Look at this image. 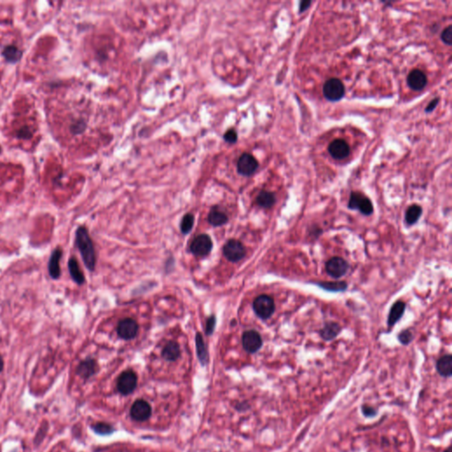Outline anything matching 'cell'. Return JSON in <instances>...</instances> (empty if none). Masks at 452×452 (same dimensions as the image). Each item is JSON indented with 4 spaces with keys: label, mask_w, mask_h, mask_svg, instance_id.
<instances>
[{
    "label": "cell",
    "mask_w": 452,
    "mask_h": 452,
    "mask_svg": "<svg viewBox=\"0 0 452 452\" xmlns=\"http://www.w3.org/2000/svg\"><path fill=\"white\" fill-rule=\"evenodd\" d=\"M75 244L80 251L85 266L93 272L96 264L95 247L89 233L85 226H79L75 232Z\"/></svg>",
    "instance_id": "1"
},
{
    "label": "cell",
    "mask_w": 452,
    "mask_h": 452,
    "mask_svg": "<svg viewBox=\"0 0 452 452\" xmlns=\"http://www.w3.org/2000/svg\"><path fill=\"white\" fill-rule=\"evenodd\" d=\"M253 309L260 319L268 320L276 310L275 301L269 295L262 294L255 298L253 302Z\"/></svg>",
    "instance_id": "2"
},
{
    "label": "cell",
    "mask_w": 452,
    "mask_h": 452,
    "mask_svg": "<svg viewBox=\"0 0 452 452\" xmlns=\"http://www.w3.org/2000/svg\"><path fill=\"white\" fill-rule=\"evenodd\" d=\"M348 208L352 210H359L364 216H370L374 212V206L371 200L360 192L351 193Z\"/></svg>",
    "instance_id": "3"
},
{
    "label": "cell",
    "mask_w": 452,
    "mask_h": 452,
    "mask_svg": "<svg viewBox=\"0 0 452 452\" xmlns=\"http://www.w3.org/2000/svg\"><path fill=\"white\" fill-rule=\"evenodd\" d=\"M323 95L328 101L337 102L344 97L346 88L342 81L337 78L328 80L323 85Z\"/></svg>",
    "instance_id": "4"
},
{
    "label": "cell",
    "mask_w": 452,
    "mask_h": 452,
    "mask_svg": "<svg viewBox=\"0 0 452 452\" xmlns=\"http://www.w3.org/2000/svg\"><path fill=\"white\" fill-rule=\"evenodd\" d=\"M137 387V376L133 370H125L120 374L117 380V390L121 395L133 393Z\"/></svg>",
    "instance_id": "5"
},
{
    "label": "cell",
    "mask_w": 452,
    "mask_h": 452,
    "mask_svg": "<svg viewBox=\"0 0 452 452\" xmlns=\"http://www.w3.org/2000/svg\"><path fill=\"white\" fill-rule=\"evenodd\" d=\"M213 242L211 238L207 234L198 235L190 245L191 253L196 257H206L212 250Z\"/></svg>",
    "instance_id": "6"
},
{
    "label": "cell",
    "mask_w": 452,
    "mask_h": 452,
    "mask_svg": "<svg viewBox=\"0 0 452 452\" xmlns=\"http://www.w3.org/2000/svg\"><path fill=\"white\" fill-rule=\"evenodd\" d=\"M350 265L347 261L342 257H332L325 264V270L328 275L335 279L341 278L349 270Z\"/></svg>",
    "instance_id": "7"
},
{
    "label": "cell",
    "mask_w": 452,
    "mask_h": 452,
    "mask_svg": "<svg viewBox=\"0 0 452 452\" xmlns=\"http://www.w3.org/2000/svg\"><path fill=\"white\" fill-rule=\"evenodd\" d=\"M225 258L230 262H240L246 256L247 251L243 244L237 240H230L225 243L223 248Z\"/></svg>",
    "instance_id": "8"
},
{
    "label": "cell",
    "mask_w": 452,
    "mask_h": 452,
    "mask_svg": "<svg viewBox=\"0 0 452 452\" xmlns=\"http://www.w3.org/2000/svg\"><path fill=\"white\" fill-rule=\"evenodd\" d=\"M258 167V161L249 153L242 154L237 163V171L240 175L246 177L254 174Z\"/></svg>",
    "instance_id": "9"
},
{
    "label": "cell",
    "mask_w": 452,
    "mask_h": 452,
    "mask_svg": "<svg viewBox=\"0 0 452 452\" xmlns=\"http://www.w3.org/2000/svg\"><path fill=\"white\" fill-rule=\"evenodd\" d=\"M152 414L150 405L143 399H138L130 409V416L135 422H142L148 421Z\"/></svg>",
    "instance_id": "10"
},
{
    "label": "cell",
    "mask_w": 452,
    "mask_h": 452,
    "mask_svg": "<svg viewBox=\"0 0 452 452\" xmlns=\"http://www.w3.org/2000/svg\"><path fill=\"white\" fill-rule=\"evenodd\" d=\"M262 338L256 331H245L242 335V346L248 354H255L262 348Z\"/></svg>",
    "instance_id": "11"
},
{
    "label": "cell",
    "mask_w": 452,
    "mask_h": 452,
    "mask_svg": "<svg viewBox=\"0 0 452 452\" xmlns=\"http://www.w3.org/2000/svg\"><path fill=\"white\" fill-rule=\"evenodd\" d=\"M138 331H139L138 323H136V321L131 318L120 320L117 327L118 337L124 340H131L136 338Z\"/></svg>",
    "instance_id": "12"
},
{
    "label": "cell",
    "mask_w": 452,
    "mask_h": 452,
    "mask_svg": "<svg viewBox=\"0 0 452 452\" xmlns=\"http://www.w3.org/2000/svg\"><path fill=\"white\" fill-rule=\"evenodd\" d=\"M328 151L334 159L342 160L349 156L351 149L350 146L343 139H336L329 145Z\"/></svg>",
    "instance_id": "13"
},
{
    "label": "cell",
    "mask_w": 452,
    "mask_h": 452,
    "mask_svg": "<svg viewBox=\"0 0 452 452\" xmlns=\"http://www.w3.org/2000/svg\"><path fill=\"white\" fill-rule=\"evenodd\" d=\"M97 372H98L97 362L92 358H87L86 360L80 361V364L77 366V375L85 381L90 379L92 376H95Z\"/></svg>",
    "instance_id": "14"
},
{
    "label": "cell",
    "mask_w": 452,
    "mask_h": 452,
    "mask_svg": "<svg viewBox=\"0 0 452 452\" xmlns=\"http://www.w3.org/2000/svg\"><path fill=\"white\" fill-rule=\"evenodd\" d=\"M62 255H63V251L61 249V247H57L52 251L51 255L49 256V262H48V272H49V277L53 280H57L58 278H60V260Z\"/></svg>",
    "instance_id": "15"
},
{
    "label": "cell",
    "mask_w": 452,
    "mask_h": 452,
    "mask_svg": "<svg viewBox=\"0 0 452 452\" xmlns=\"http://www.w3.org/2000/svg\"><path fill=\"white\" fill-rule=\"evenodd\" d=\"M428 83V78L422 70L414 69L407 76L408 86L415 91H420L426 87Z\"/></svg>",
    "instance_id": "16"
},
{
    "label": "cell",
    "mask_w": 452,
    "mask_h": 452,
    "mask_svg": "<svg viewBox=\"0 0 452 452\" xmlns=\"http://www.w3.org/2000/svg\"><path fill=\"white\" fill-rule=\"evenodd\" d=\"M406 308H407V304L402 300H399L392 305V308L389 313V316H388L387 322L389 327H393L396 323L403 317L405 311H406Z\"/></svg>",
    "instance_id": "17"
},
{
    "label": "cell",
    "mask_w": 452,
    "mask_h": 452,
    "mask_svg": "<svg viewBox=\"0 0 452 452\" xmlns=\"http://www.w3.org/2000/svg\"><path fill=\"white\" fill-rule=\"evenodd\" d=\"M436 369L439 376L444 378H451L452 376V356L445 354L439 358L436 364Z\"/></svg>",
    "instance_id": "18"
},
{
    "label": "cell",
    "mask_w": 452,
    "mask_h": 452,
    "mask_svg": "<svg viewBox=\"0 0 452 452\" xmlns=\"http://www.w3.org/2000/svg\"><path fill=\"white\" fill-rule=\"evenodd\" d=\"M341 330V326L338 323L329 322L325 323L323 329L320 331V336L324 341H331L338 337Z\"/></svg>",
    "instance_id": "19"
},
{
    "label": "cell",
    "mask_w": 452,
    "mask_h": 452,
    "mask_svg": "<svg viewBox=\"0 0 452 452\" xmlns=\"http://www.w3.org/2000/svg\"><path fill=\"white\" fill-rule=\"evenodd\" d=\"M195 346H196V353H197L198 359L200 363L202 366H206L209 363V352L207 350L204 339L201 333L198 332L195 336Z\"/></svg>",
    "instance_id": "20"
},
{
    "label": "cell",
    "mask_w": 452,
    "mask_h": 452,
    "mask_svg": "<svg viewBox=\"0 0 452 452\" xmlns=\"http://www.w3.org/2000/svg\"><path fill=\"white\" fill-rule=\"evenodd\" d=\"M68 270L73 282H75L78 285H83L85 283V277L75 257H71L69 259Z\"/></svg>",
    "instance_id": "21"
},
{
    "label": "cell",
    "mask_w": 452,
    "mask_h": 452,
    "mask_svg": "<svg viewBox=\"0 0 452 452\" xmlns=\"http://www.w3.org/2000/svg\"><path fill=\"white\" fill-rule=\"evenodd\" d=\"M180 348L179 344L174 341H169L164 346V349L162 351V356L165 361H176L180 357Z\"/></svg>",
    "instance_id": "22"
},
{
    "label": "cell",
    "mask_w": 452,
    "mask_h": 452,
    "mask_svg": "<svg viewBox=\"0 0 452 452\" xmlns=\"http://www.w3.org/2000/svg\"><path fill=\"white\" fill-rule=\"evenodd\" d=\"M208 222L213 226H221L228 222V217L217 207H214L208 215Z\"/></svg>",
    "instance_id": "23"
},
{
    "label": "cell",
    "mask_w": 452,
    "mask_h": 452,
    "mask_svg": "<svg viewBox=\"0 0 452 452\" xmlns=\"http://www.w3.org/2000/svg\"><path fill=\"white\" fill-rule=\"evenodd\" d=\"M256 203L263 209H270L276 203V196L269 191H261L256 197Z\"/></svg>",
    "instance_id": "24"
},
{
    "label": "cell",
    "mask_w": 452,
    "mask_h": 452,
    "mask_svg": "<svg viewBox=\"0 0 452 452\" xmlns=\"http://www.w3.org/2000/svg\"><path fill=\"white\" fill-rule=\"evenodd\" d=\"M423 209L417 204L410 206L406 212V222L408 225H414L422 217Z\"/></svg>",
    "instance_id": "25"
},
{
    "label": "cell",
    "mask_w": 452,
    "mask_h": 452,
    "mask_svg": "<svg viewBox=\"0 0 452 452\" xmlns=\"http://www.w3.org/2000/svg\"><path fill=\"white\" fill-rule=\"evenodd\" d=\"M316 284L329 292H344L347 289V284L344 281L318 282Z\"/></svg>",
    "instance_id": "26"
},
{
    "label": "cell",
    "mask_w": 452,
    "mask_h": 452,
    "mask_svg": "<svg viewBox=\"0 0 452 452\" xmlns=\"http://www.w3.org/2000/svg\"><path fill=\"white\" fill-rule=\"evenodd\" d=\"M91 430L99 436H109L115 431L113 426L105 422H96L91 426Z\"/></svg>",
    "instance_id": "27"
},
{
    "label": "cell",
    "mask_w": 452,
    "mask_h": 452,
    "mask_svg": "<svg viewBox=\"0 0 452 452\" xmlns=\"http://www.w3.org/2000/svg\"><path fill=\"white\" fill-rule=\"evenodd\" d=\"M194 224V216H193L192 214H190V213L186 214V215L183 217L181 223H180V231H181L183 234H187V233H189V232H191V230L193 229Z\"/></svg>",
    "instance_id": "28"
},
{
    "label": "cell",
    "mask_w": 452,
    "mask_h": 452,
    "mask_svg": "<svg viewBox=\"0 0 452 452\" xmlns=\"http://www.w3.org/2000/svg\"><path fill=\"white\" fill-rule=\"evenodd\" d=\"M3 54H4V57L8 61H11V62H15V61L19 60V57L21 56V52L19 51V49L15 46L12 45L5 47L4 51H3Z\"/></svg>",
    "instance_id": "29"
},
{
    "label": "cell",
    "mask_w": 452,
    "mask_h": 452,
    "mask_svg": "<svg viewBox=\"0 0 452 452\" xmlns=\"http://www.w3.org/2000/svg\"><path fill=\"white\" fill-rule=\"evenodd\" d=\"M414 336L413 331L410 329H407L405 331H402L398 336V339L401 345L403 346H408L410 345L412 341L414 340Z\"/></svg>",
    "instance_id": "30"
},
{
    "label": "cell",
    "mask_w": 452,
    "mask_h": 452,
    "mask_svg": "<svg viewBox=\"0 0 452 452\" xmlns=\"http://www.w3.org/2000/svg\"><path fill=\"white\" fill-rule=\"evenodd\" d=\"M361 414L366 418H373L378 414V410L368 404H363L361 407Z\"/></svg>",
    "instance_id": "31"
},
{
    "label": "cell",
    "mask_w": 452,
    "mask_h": 452,
    "mask_svg": "<svg viewBox=\"0 0 452 452\" xmlns=\"http://www.w3.org/2000/svg\"><path fill=\"white\" fill-rule=\"evenodd\" d=\"M47 431H48V424L47 423L42 424L41 426V428H40V430H38V432L36 434V436L34 437V445H36V446L40 445V444L43 440V438L45 437Z\"/></svg>",
    "instance_id": "32"
},
{
    "label": "cell",
    "mask_w": 452,
    "mask_h": 452,
    "mask_svg": "<svg viewBox=\"0 0 452 452\" xmlns=\"http://www.w3.org/2000/svg\"><path fill=\"white\" fill-rule=\"evenodd\" d=\"M216 323H217V319H216V316H210L207 319V323H206V334H207V336H211L213 334V332L215 331V327H216Z\"/></svg>",
    "instance_id": "33"
},
{
    "label": "cell",
    "mask_w": 452,
    "mask_h": 452,
    "mask_svg": "<svg viewBox=\"0 0 452 452\" xmlns=\"http://www.w3.org/2000/svg\"><path fill=\"white\" fill-rule=\"evenodd\" d=\"M224 141L231 144H234L238 141V133L234 129H229L224 134Z\"/></svg>",
    "instance_id": "34"
},
{
    "label": "cell",
    "mask_w": 452,
    "mask_h": 452,
    "mask_svg": "<svg viewBox=\"0 0 452 452\" xmlns=\"http://www.w3.org/2000/svg\"><path fill=\"white\" fill-rule=\"evenodd\" d=\"M442 41L445 42L447 45H452V27L449 26L446 27L445 30L443 31L441 34Z\"/></svg>",
    "instance_id": "35"
},
{
    "label": "cell",
    "mask_w": 452,
    "mask_h": 452,
    "mask_svg": "<svg viewBox=\"0 0 452 452\" xmlns=\"http://www.w3.org/2000/svg\"><path fill=\"white\" fill-rule=\"evenodd\" d=\"M71 129H72V133H82L84 130L86 129V123L83 120H78V121L74 122L71 126Z\"/></svg>",
    "instance_id": "36"
},
{
    "label": "cell",
    "mask_w": 452,
    "mask_h": 452,
    "mask_svg": "<svg viewBox=\"0 0 452 452\" xmlns=\"http://www.w3.org/2000/svg\"><path fill=\"white\" fill-rule=\"evenodd\" d=\"M438 103H439V98H435L432 100L426 108V112H432L437 108Z\"/></svg>",
    "instance_id": "37"
},
{
    "label": "cell",
    "mask_w": 452,
    "mask_h": 452,
    "mask_svg": "<svg viewBox=\"0 0 452 452\" xmlns=\"http://www.w3.org/2000/svg\"><path fill=\"white\" fill-rule=\"evenodd\" d=\"M30 135L31 133L29 132V130L25 128V127L19 130V133H18V136L19 138H22V139H27L28 137H30Z\"/></svg>",
    "instance_id": "38"
},
{
    "label": "cell",
    "mask_w": 452,
    "mask_h": 452,
    "mask_svg": "<svg viewBox=\"0 0 452 452\" xmlns=\"http://www.w3.org/2000/svg\"><path fill=\"white\" fill-rule=\"evenodd\" d=\"M311 1H302V2H300V12L307 11L308 8L310 7V5H311Z\"/></svg>",
    "instance_id": "39"
},
{
    "label": "cell",
    "mask_w": 452,
    "mask_h": 452,
    "mask_svg": "<svg viewBox=\"0 0 452 452\" xmlns=\"http://www.w3.org/2000/svg\"><path fill=\"white\" fill-rule=\"evenodd\" d=\"M4 360H3V357H2V355L0 354V373H2V371L4 370Z\"/></svg>",
    "instance_id": "40"
},
{
    "label": "cell",
    "mask_w": 452,
    "mask_h": 452,
    "mask_svg": "<svg viewBox=\"0 0 452 452\" xmlns=\"http://www.w3.org/2000/svg\"><path fill=\"white\" fill-rule=\"evenodd\" d=\"M452 452V445H450V446H449V447H447V448L445 449V451H444V452Z\"/></svg>",
    "instance_id": "41"
}]
</instances>
